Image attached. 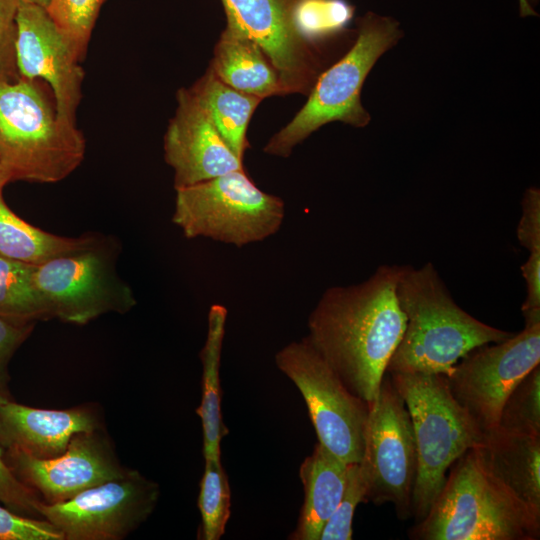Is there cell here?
Masks as SVG:
<instances>
[{"label":"cell","mask_w":540,"mask_h":540,"mask_svg":"<svg viewBox=\"0 0 540 540\" xmlns=\"http://www.w3.org/2000/svg\"><path fill=\"white\" fill-rule=\"evenodd\" d=\"M399 272L400 265H381L361 283L327 288L308 318L307 341L368 405L405 330Z\"/></svg>","instance_id":"obj_1"},{"label":"cell","mask_w":540,"mask_h":540,"mask_svg":"<svg viewBox=\"0 0 540 540\" xmlns=\"http://www.w3.org/2000/svg\"><path fill=\"white\" fill-rule=\"evenodd\" d=\"M397 298L406 325L386 373L447 375L471 350L513 335L463 310L431 262L400 266Z\"/></svg>","instance_id":"obj_2"},{"label":"cell","mask_w":540,"mask_h":540,"mask_svg":"<svg viewBox=\"0 0 540 540\" xmlns=\"http://www.w3.org/2000/svg\"><path fill=\"white\" fill-rule=\"evenodd\" d=\"M427 515L408 532L414 540H537L540 515L488 469L477 447L448 470Z\"/></svg>","instance_id":"obj_3"},{"label":"cell","mask_w":540,"mask_h":540,"mask_svg":"<svg viewBox=\"0 0 540 540\" xmlns=\"http://www.w3.org/2000/svg\"><path fill=\"white\" fill-rule=\"evenodd\" d=\"M85 152L83 134L58 117L40 80L0 82V161L10 181L59 182Z\"/></svg>","instance_id":"obj_4"},{"label":"cell","mask_w":540,"mask_h":540,"mask_svg":"<svg viewBox=\"0 0 540 540\" xmlns=\"http://www.w3.org/2000/svg\"><path fill=\"white\" fill-rule=\"evenodd\" d=\"M402 37L396 19L371 11L364 14L350 49L320 73L306 103L270 138L263 151L287 158L298 144L333 121L356 128L367 126L371 116L361 102L363 84L378 59Z\"/></svg>","instance_id":"obj_5"},{"label":"cell","mask_w":540,"mask_h":540,"mask_svg":"<svg viewBox=\"0 0 540 540\" xmlns=\"http://www.w3.org/2000/svg\"><path fill=\"white\" fill-rule=\"evenodd\" d=\"M410 414L417 452L412 516L421 521L442 490L450 466L482 443L484 432L451 395L445 375L388 373Z\"/></svg>","instance_id":"obj_6"},{"label":"cell","mask_w":540,"mask_h":540,"mask_svg":"<svg viewBox=\"0 0 540 540\" xmlns=\"http://www.w3.org/2000/svg\"><path fill=\"white\" fill-rule=\"evenodd\" d=\"M175 191L172 222L188 239L243 247L276 234L285 217L284 201L257 187L245 169Z\"/></svg>","instance_id":"obj_7"},{"label":"cell","mask_w":540,"mask_h":540,"mask_svg":"<svg viewBox=\"0 0 540 540\" xmlns=\"http://www.w3.org/2000/svg\"><path fill=\"white\" fill-rule=\"evenodd\" d=\"M275 364L303 396L318 442L345 463H359L369 405L346 387L305 337L280 349Z\"/></svg>","instance_id":"obj_8"},{"label":"cell","mask_w":540,"mask_h":540,"mask_svg":"<svg viewBox=\"0 0 540 540\" xmlns=\"http://www.w3.org/2000/svg\"><path fill=\"white\" fill-rule=\"evenodd\" d=\"M358 464L366 486L365 503H390L400 520L410 518L417 476L416 445L407 406L386 374L369 405L364 451Z\"/></svg>","instance_id":"obj_9"},{"label":"cell","mask_w":540,"mask_h":540,"mask_svg":"<svg viewBox=\"0 0 540 540\" xmlns=\"http://www.w3.org/2000/svg\"><path fill=\"white\" fill-rule=\"evenodd\" d=\"M523 316L521 332L471 350L445 375L451 395L483 432L498 427L508 395L540 364V311Z\"/></svg>","instance_id":"obj_10"},{"label":"cell","mask_w":540,"mask_h":540,"mask_svg":"<svg viewBox=\"0 0 540 540\" xmlns=\"http://www.w3.org/2000/svg\"><path fill=\"white\" fill-rule=\"evenodd\" d=\"M159 486L137 471L90 487L74 497L38 505V512L64 540H119L153 512Z\"/></svg>","instance_id":"obj_11"},{"label":"cell","mask_w":540,"mask_h":540,"mask_svg":"<svg viewBox=\"0 0 540 540\" xmlns=\"http://www.w3.org/2000/svg\"><path fill=\"white\" fill-rule=\"evenodd\" d=\"M227 27L255 41L275 67L284 95H308L324 70L322 47L298 31L300 0H221Z\"/></svg>","instance_id":"obj_12"},{"label":"cell","mask_w":540,"mask_h":540,"mask_svg":"<svg viewBox=\"0 0 540 540\" xmlns=\"http://www.w3.org/2000/svg\"><path fill=\"white\" fill-rule=\"evenodd\" d=\"M33 280L51 317L85 324L109 311H123L134 300L113 276L97 246L36 265Z\"/></svg>","instance_id":"obj_13"},{"label":"cell","mask_w":540,"mask_h":540,"mask_svg":"<svg viewBox=\"0 0 540 540\" xmlns=\"http://www.w3.org/2000/svg\"><path fill=\"white\" fill-rule=\"evenodd\" d=\"M15 21L19 76L49 84L58 117L76 125L84 80L80 61L45 8L18 0Z\"/></svg>","instance_id":"obj_14"},{"label":"cell","mask_w":540,"mask_h":540,"mask_svg":"<svg viewBox=\"0 0 540 540\" xmlns=\"http://www.w3.org/2000/svg\"><path fill=\"white\" fill-rule=\"evenodd\" d=\"M7 458L15 475L38 490L48 503L65 501L126 473L95 430L74 435L65 451L55 457L37 458L8 449Z\"/></svg>","instance_id":"obj_15"},{"label":"cell","mask_w":540,"mask_h":540,"mask_svg":"<svg viewBox=\"0 0 540 540\" xmlns=\"http://www.w3.org/2000/svg\"><path fill=\"white\" fill-rule=\"evenodd\" d=\"M164 159L174 171V188L243 170L188 88L177 92V108L164 135Z\"/></svg>","instance_id":"obj_16"},{"label":"cell","mask_w":540,"mask_h":540,"mask_svg":"<svg viewBox=\"0 0 540 540\" xmlns=\"http://www.w3.org/2000/svg\"><path fill=\"white\" fill-rule=\"evenodd\" d=\"M94 416L84 409L49 410L15 403L0 392V445L37 458L60 455L71 438L96 430Z\"/></svg>","instance_id":"obj_17"},{"label":"cell","mask_w":540,"mask_h":540,"mask_svg":"<svg viewBox=\"0 0 540 540\" xmlns=\"http://www.w3.org/2000/svg\"><path fill=\"white\" fill-rule=\"evenodd\" d=\"M477 448L491 473L540 515V436L496 427L484 432Z\"/></svg>","instance_id":"obj_18"},{"label":"cell","mask_w":540,"mask_h":540,"mask_svg":"<svg viewBox=\"0 0 540 540\" xmlns=\"http://www.w3.org/2000/svg\"><path fill=\"white\" fill-rule=\"evenodd\" d=\"M348 464L317 443L300 465L304 501L297 526L289 539L319 540L324 525L337 508L346 485Z\"/></svg>","instance_id":"obj_19"},{"label":"cell","mask_w":540,"mask_h":540,"mask_svg":"<svg viewBox=\"0 0 540 540\" xmlns=\"http://www.w3.org/2000/svg\"><path fill=\"white\" fill-rule=\"evenodd\" d=\"M209 69L226 85L262 100L284 95L279 75L262 48L227 26L214 47Z\"/></svg>","instance_id":"obj_20"},{"label":"cell","mask_w":540,"mask_h":540,"mask_svg":"<svg viewBox=\"0 0 540 540\" xmlns=\"http://www.w3.org/2000/svg\"><path fill=\"white\" fill-rule=\"evenodd\" d=\"M188 89L227 146L243 161L250 147L248 125L262 99L226 85L209 68Z\"/></svg>","instance_id":"obj_21"},{"label":"cell","mask_w":540,"mask_h":540,"mask_svg":"<svg viewBox=\"0 0 540 540\" xmlns=\"http://www.w3.org/2000/svg\"><path fill=\"white\" fill-rule=\"evenodd\" d=\"M226 318L225 306L214 304L210 307L207 337L200 352L203 366L202 398L196 413L202 422L204 458L216 461H221L220 443L228 433L222 420L219 378Z\"/></svg>","instance_id":"obj_22"},{"label":"cell","mask_w":540,"mask_h":540,"mask_svg":"<svg viewBox=\"0 0 540 540\" xmlns=\"http://www.w3.org/2000/svg\"><path fill=\"white\" fill-rule=\"evenodd\" d=\"M96 246L93 237H63L37 228L17 216L0 191V255L31 265Z\"/></svg>","instance_id":"obj_23"},{"label":"cell","mask_w":540,"mask_h":540,"mask_svg":"<svg viewBox=\"0 0 540 540\" xmlns=\"http://www.w3.org/2000/svg\"><path fill=\"white\" fill-rule=\"evenodd\" d=\"M35 266L0 255V317L19 322L51 317L34 284Z\"/></svg>","instance_id":"obj_24"},{"label":"cell","mask_w":540,"mask_h":540,"mask_svg":"<svg viewBox=\"0 0 540 540\" xmlns=\"http://www.w3.org/2000/svg\"><path fill=\"white\" fill-rule=\"evenodd\" d=\"M198 508L202 519L200 538L219 540L231 515V490L221 461L205 459Z\"/></svg>","instance_id":"obj_25"},{"label":"cell","mask_w":540,"mask_h":540,"mask_svg":"<svg viewBox=\"0 0 540 540\" xmlns=\"http://www.w3.org/2000/svg\"><path fill=\"white\" fill-rule=\"evenodd\" d=\"M354 7L347 0H300L295 24L304 38L321 46L346 30Z\"/></svg>","instance_id":"obj_26"},{"label":"cell","mask_w":540,"mask_h":540,"mask_svg":"<svg viewBox=\"0 0 540 540\" xmlns=\"http://www.w3.org/2000/svg\"><path fill=\"white\" fill-rule=\"evenodd\" d=\"M498 427L512 433L540 436V365L510 392L501 409Z\"/></svg>","instance_id":"obj_27"},{"label":"cell","mask_w":540,"mask_h":540,"mask_svg":"<svg viewBox=\"0 0 540 540\" xmlns=\"http://www.w3.org/2000/svg\"><path fill=\"white\" fill-rule=\"evenodd\" d=\"M105 0H50L47 12L79 61L85 57Z\"/></svg>","instance_id":"obj_28"},{"label":"cell","mask_w":540,"mask_h":540,"mask_svg":"<svg viewBox=\"0 0 540 540\" xmlns=\"http://www.w3.org/2000/svg\"><path fill=\"white\" fill-rule=\"evenodd\" d=\"M366 486L358 463L348 464L343 496L323 527L319 540H351L356 507L365 503Z\"/></svg>","instance_id":"obj_29"},{"label":"cell","mask_w":540,"mask_h":540,"mask_svg":"<svg viewBox=\"0 0 540 540\" xmlns=\"http://www.w3.org/2000/svg\"><path fill=\"white\" fill-rule=\"evenodd\" d=\"M0 540H64V535L47 520L30 518L0 505Z\"/></svg>","instance_id":"obj_30"},{"label":"cell","mask_w":540,"mask_h":540,"mask_svg":"<svg viewBox=\"0 0 540 540\" xmlns=\"http://www.w3.org/2000/svg\"><path fill=\"white\" fill-rule=\"evenodd\" d=\"M0 502L10 510L24 515H39L41 501L35 493L15 475L4 460L0 447Z\"/></svg>","instance_id":"obj_31"},{"label":"cell","mask_w":540,"mask_h":540,"mask_svg":"<svg viewBox=\"0 0 540 540\" xmlns=\"http://www.w3.org/2000/svg\"><path fill=\"white\" fill-rule=\"evenodd\" d=\"M18 0H0V82L19 79L15 57Z\"/></svg>","instance_id":"obj_32"},{"label":"cell","mask_w":540,"mask_h":540,"mask_svg":"<svg viewBox=\"0 0 540 540\" xmlns=\"http://www.w3.org/2000/svg\"><path fill=\"white\" fill-rule=\"evenodd\" d=\"M522 215L517 226L520 244L530 252H540V190L528 188L521 201Z\"/></svg>","instance_id":"obj_33"},{"label":"cell","mask_w":540,"mask_h":540,"mask_svg":"<svg viewBox=\"0 0 540 540\" xmlns=\"http://www.w3.org/2000/svg\"><path fill=\"white\" fill-rule=\"evenodd\" d=\"M33 329L32 322H19L0 317V380L14 351Z\"/></svg>","instance_id":"obj_34"},{"label":"cell","mask_w":540,"mask_h":540,"mask_svg":"<svg viewBox=\"0 0 540 540\" xmlns=\"http://www.w3.org/2000/svg\"><path fill=\"white\" fill-rule=\"evenodd\" d=\"M526 284V298L522 304V314L540 311V252H530L521 265Z\"/></svg>","instance_id":"obj_35"},{"label":"cell","mask_w":540,"mask_h":540,"mask_svg":"<svg viewBox=\"0 0 540 540\" xmlns=\"http://www.w3.org/2000/svg\"><path fill=\"white\" fill-rule=\"evenodd\" d=\"M538 0H519L520 15L525 16H535L536 12L533 8V5L537 4Z\"/></svg>","instance_id":"obj_36"},{"label":"cell","mask_w":540,"mask_h":540,"mask_svg":"<svg viewBox=\"0 0 540 540\" xmlns=\"http://www.w3.org/2000/svg\"><path fill=\"white\" fill-rule=\"evenodd\" d=\"M11 182L9 176L7 175L1 161H0V191H3L4 186Z\"/></svg>","instance_id":"obj_37"},{"label":"cell","mask_w":540,"mask_h":540,"mask_svg":"<svg viewBox=\"0 0 540 540\" xmlns=\"http://www.w3.org/2000/svg\"><path fill=\"white\" fill-rule=\"evenodd\" d=\"M23 1H27V2H30V3H34L36 5H39L45 9H47L48 5H49V2L50 0H23Z\"/></svg>","instance_id":"obj_38"}]
</instances>
